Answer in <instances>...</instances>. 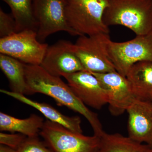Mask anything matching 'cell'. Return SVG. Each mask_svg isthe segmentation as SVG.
I'll return each instance as SVG.
<instances>
[{"mask_svg": "<svg viewBox=\"0 0 152 152\" xmlns=\"http://www.w3.org/2000/svg\"><path fill=\"white\" fill-rule=\"evenodd\" d=\"M25 71L28 95L39 93L51 97L58 105L64 106L83 116L91 126L95 135L100 137L104 132L97 114L88 108L60 77L52 75L40 65L25 64Z\"/></svg>", "mask_w": 152, "mask_h": 152, "instance_id": "obj_1", "label": "cell"}, {"mask_svg": "<svg viewBox=\"0 0 152 152\" xmlns=\"http://www.w3.org/2000/svg\"><path fill=\"white\" fill-rule=\"evenodd\" d=\"M108 27L120 25L136 36L152 32V0H109L103 15Z\"/></svg>", "mask_w": 152, "mask_h": 152, "instance_id": "obj_2", "label": "cell"}, {"mask_svg": "<svg viewBox=\"0 0 152 152\" xmlns=\"http://www.w3.org/2000/svg\"><path fill=\"white\" fill-rule=\"evenodd\" d=\"M109 0H66V15L69 26L79 36L110 33L103 21Z\"/></svg>", "mask_w": 152, "mask_h": 152, "instance_id": "obj_3", "label": "cell"}, {"mask_svg": "<svg viewBox=\"0 0 152 152\" xmlns=\"http://www.w3.org/2000/svg\"><path fill=\"white\" fill-rule=\"evenodd\" d=\"M54 152H99L100 139L72 132L49 120L45 122L39 134Z\"/></svg>", "mask_w": 152, "mask_h": 152, "instance_id": "obj_4", "label": "cell"}, {"mask_svg": "<svg viewBox=\"0 0 152 152\" xmlns=\"http://www.w3.org/2000/svg\"><path fill=\"white\" fill-rule=\"evenodd\" d=\"M111 40L107 33L79 36L74 44V49L86 71L98 73L116 71L108 53Z\"/></svg>", "mask_w": 152, "mask_h": 152, "instance_id": "obj_5", "label": "cell"}, {"mask_svg": "<svg viewBox=\"0 0 152 152\" xmlns=\"http://www.w3.org/2000/svg\"><path fill=\"white\" fill-rule=\"evenodd\" d=\"M109 56L116 71L126 77L131 68L141 61L152 62V32L126 42L112 40L107 47Z\"/></svg>", "mask_w": 152, "mask_h": 152, "instance_id": "obj_6", "label": "cell"}, {"mask_svg": "<svg viewBox=\"0 0 152 152\" xmlns=\"http://www.w3.org/2000/svg\"><path fill=\"white\" fill-rule=\"evenodd\" d=\"M66 0H32L34 16L37 26L38 40L42 42L55 33L77 34L69 26L66 15Z\"/></svg>", "mask_w": 152, "mask_h": 152, "instance_id": "obj_7", "label": "cell"}, {"mask_svg": "<svg viewBox=\"0 0 152 152\" xmlns=\"http://www.w3.org/2000/svg\"><path fill=\"white\" fill-rule=\"evenodd\" d=\"M49 46L38 40L36 31L26 30L0 39V53L26 64L40 65Z\"/></svg>", "mask_w": 152, "mask_h": 152, "instance_id": "obj_8", "label": "cell"}, {"mask_svg": "<svg viewBox=\"0 0 152 152\" xmlns=\"http://www.w3.org/2000/svg\"><path fill=\"white\" fill-rule=\"evenodd\" d=\"M40 66L49 74L58 77L86 70L75 53L74 44L66 40L49 46Z\"/></svg>", "mask_w": 152, "mask_h": 152, "instance_id": "obj_9", "label": "cell"}, {"mask_svg": "<svg viewBox=\"0 0 152 152\" xmlns=\"http://www.w3.org/2000/svg\"><path fill=\"white\" fill-rule=\"evenodd\" d=\"M63 77L74 94L86 105L100 110L108 103L107 90L90 72L80 71Z\"/></svg>", "mask_w": 152, "mask_h": 152, "instance_id": "obj_10", "label": "cell"}, {"mask_svg": "<svg viewBox=\"0 0 152 152\" xmlns=\"http://www.w3.org/2000/svg\"><path fill=\"white\" fill-rule=\"evenodd\" d=\"M91 73L107 90L108 97V104L111 114L118 116L126 111L136 99L126 77L117 71L104 73Z\"/></svg>", "mask_w": 152, "mask_h": 152, "instance_id": "obj_11", "label": "cell"}, {"mask_svg": "<svg viewBox=\"0 0 152 152\" xmlns=\"http://www.w3.org/2000/svg\"><path fill=\"white\" fill-rule=\"evenodd\" d=\"M126 112L128 137L152 147V102L136 99Z\"/></svg>", "mask_w": 152, "mask_h": 152, "instance_id": "obj_12", "label": "cell"}, {"mask_svg": "<svg viewBox=\"0 0 152 152\" xmlns=\"http://www.w3.org/2000/svg\"><path fill=\"white\" fill-rule=\"evenodd\" d=\"M0 92L17 100L37 109L47 118V120L61 125L72 132L83 134L81 120L78 116L69 117L60 113L48 104L38 102L32 100L21 94L12 92L7 90L1 89Z\"/></svg>", "mask_w": 152, "mask_h": 152, "instance_id": "obj_13", "label": "cell"}, {"mask_svg": "<svg viewBox=\"0 0 152 152\" xmlns=\"http://www.w3.org/2000/svg\"><path fill=\"white\" fill-rule=\"evenodd\" d=\"M135 97L152 102V62L141 61L133 65L126 76Z\"/></svg>", "mask_w": 152, "mask_h": 152, "instance_id": "obj_14", "label": "cell"}, {"mask_svg": "<svg viewBox=\"0 0 152 152\" xmlns=\"http://www.w3.org/2000/svg\"><path fill=\"white\" fill-rule=\"evenodd\" d=\"M45 122L42 118L35 114H32L27 118L20 119L0 113L1 132H17L30 137H38Z\"/></svg>", "mask_w": 152, "mask_h": 152, "instance_id": "obj_15", "label": "cell"}, {"mask_svg": "<svg viewBox=\"0 0 152 152\" xmlns=\"http://www.w3.org/2000/svg\"><path fill=\"white\" fill-rule=\"evenodd\" d=\"M25 64L12 57L0 54V68L8 80L11 91L28 95Z\"/></svg>", "mask_w": 152, "mask_h": 152, "instance_id": "obj_16", "label": "cell"}, {"mask_svg": "<svg viewBox=\"0 0 152 152\" xmlns=\"http://www.w3.org/2000/svg\"><path fill=\"white\" fill-rule=\"evenodd\" d=\"M99 152H152V147L134 140L118 133L104 132L100 137Z\"/></svg>", "mask_w": 152, "mask_h": 152, "instance_id": "obj_17", "label": "cell"}, {"mask_svg": "<svg viewBox=\"0 0 152 152\" xmlns=\"http://www.w3.org/2000/svg\"><path fill=\"white\" fill-rule=\"evenodd\" d=\"M10 7L15 21L17 32L26 30L37 31L33 12L32 0H1Z\"/></svg>", "mask_w": 152, "mask_h": 152, "instance_id": "obj_18", "label": "cell"}, {"mask_svg": "<svg viewBox=\"0 0 152 152\" xmlns=\"http://www.w3.org/2000/svg\"><path fill=\"white\" fill-rule=\"evenodd\" d=\"M17 151L18 152H54L38 137H27Z\"/></svg>", "mask_w": 152, "mask_h": 152, "instance_id": "obj_19", "label": "cell"}, {"mask_svg": "<svg viewBox=\"0 0 152 152\" xmlns=\"http://www.w3.org/2000/svg\"><path fill=\"white\" fill-rule=\"evenodd\" d=\"M15 21L11 14L6 13L0 9V37H6L17 33Z\"/></svg>", "mask_w": 152, "mask_h": 152, "instance_id": "obj_20", "label": "cell"}, {"mask_svg": "<svg viewBox=\"0 0 152 152\" xmlns=\"http://www.w3.org/2000/svg\"><path fill=\"white\" fill-rule=\"evenodd\" d=\"M26 137V136L20 133L7 134L1 132L0 144L17 150Z\"/></svg>", "mask_w": 152, "mask_h": 152, "instance_id": "obj_21", "label": "cell"}, {"mask_svg": "<svg viewBox=\"0 0 152 152\" xmlns=\"http://www.w3.org/2000/svg\"><path fill=\"white\" fill-rule=\"evenodd\" d=\"M0 152H18V151L5 145H0Z\"/></svg>", "mask_w": 152, "mask_h": 152, "instance_id": "obj_22", "label": "cell"}]
</instances>
